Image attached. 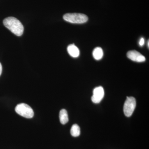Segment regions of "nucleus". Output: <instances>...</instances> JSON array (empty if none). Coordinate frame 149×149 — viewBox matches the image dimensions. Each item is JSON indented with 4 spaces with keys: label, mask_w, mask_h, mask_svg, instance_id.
<instances>
[{
    "label": "nucleus",
    "mask_w": 149,
    "mask_h": 149,
    "mask_svg": "<svg viewBox=\"0 0 149 149\" xmlns=\"http://www.w3.org/2000/svg\"><path fill=\"white\" fill-rule=\"evenodd\" d=\"M139 45H140V46L141 47H142L144 45V44H145V40L143 38H141V39H140V41H139Z\"/></svg>",
    "instance_id": "obj_11"
},
{
    "label": "nucleus",
    "mask_w": 149,
    "mask_h": 149,
    "mask_svg": "<svg viewBox=\"0 0 149 149\" xmlns=\"http://www.w3.org/2000/svg\"><path fill=\"white\" fill-rule=\"evenodd\" d=\"M104 95L103 88L102 86H99L95 88L93 90V95L92 100L94 103H99L101 101Z\"/></svg>",
    "instance_id": "obj_5"
},
{
    "label": "nucleus",
    "mask_w": 149,
    "mask_h": 149,
    "mask_svg": "<svg viewBox=\"0 0 149 149\" xmlns=\"http://www.w3.org/2000/svg\"><path fill=\"white\" fill-rule=\"evenodd\" d=\"M127 56L133 61L141 63L146 61L145 57L137 51H129L127 53Z\"/></svg>",
    "instance_id": "obj_6"
},
{
    "label": "nucleus",
    "mask_w": 149,
    "mask_h": 149,
    "mask_svg": "<svg viewBox=\"0 0 149 149\" xmlns=\"http://www.w3.org/2000/svg\"><path fill=\"white\" fill-rule=\"evenodd\" d=\"M4 26L16 36H20L24 32V27L17 19L13 17H7L3 21Z\"/></svg>",
    "instance_id": "obj_1"
},
{
    "label": "nucleus",
    "mask_w": 149,
    "mask_h": 149,
    "mask_svg": "<svg viewBox=\"0 0 149 149\" xmlns=\"http://www.w3.org/2000/svg\"><path fill=\"white\" fill-rule=\"evenodd\" d=\"M15 111L17 114L25 118H31L34 116L33 109L26 104H19L15 107Z\"/></svg>",
    "instance_id": "obj_3"
},
{
    "label": "nucleus",
    "mask_w": 149,
    "mask_h": 149,
    "mask_svg": "<svg viewBox=\"0 0 149 149\" xmlns=\"http://www.w3.org/2000/svg\"><path fill=\"white\" fill-rule=\"evenodd\" d=\"M136 105V99L133 97H127L123 107V111L125 116L130 117L135 109Z\"/></svg>",
    "instance_id": "obj_4"
},
{
    "label": "nucleus",
    "mask_w": 149,
    "mask_h": 149,
    "mask_svg": "<svg viewBox=\"0 0 149 149\" xmlns=\"http://www.w3.org/2000/svg\"><path fill=\"white\" fill-rule=\"evenodd\" d=\"M60 121L61 124H65L68 121V114L66 110L61 109L59 113Z\"/></svg>",
    "instance_id": "obj_9"
},
{
    "label": "nucleus",
    "mask_w": 149,
    "mask_h": 149,
    "mask_svg": "<svg viewBox=\"0 0 149 149\" xmlns=\"http://www.w3.org/2000/svg\"><path fill=\"white\" fill-rule=\"evenodd\" d=\"M65 21L73 24H83L88 21V17L84 14L69 13L65 14L63 16Z\"/></svg>",
    "instance_id": "obj_2"
},
{
    "label": "nucleus",
    "mask_w": 149,
    "mask_h": 149,
    "mask_svg": "<svg viewBox=\"0 0 149 149\" xmlns=\"http://www.w3.org/2000/svg\"><path fill=\"white\" fill-rule=\"evenodd\" d=\"M93 57L96 60H100L101 59L104 55L102 49L100 47L95 48L93 51Z\"/></svg>",
    "instance_id": "obj_8"
},
{
    "label": "nucleus",
    "mask_w": 149,
    "mask_h": 149,
    "mask_svg": "<svg viewBox=\"0 0 149 149\" xmlns=\"http://www.w3.org/2000/svg\"><path fill=\"white\" fill-rule=\"evenodd\" d=\"M2 71V67L1 64L0 63V75L1 74Z\"/></svg>",
    "instance_id": "obj_12"
},
{
    "label": "nucleus",
    "mask_w": 149,
    "mask_h": 149,
    "mask_svg": "<svg viewBox=\"0 0 149 149\" xmlns=\"http://www.w3.org/2000/svg\"><path fill=\"white\" fill-rule=\"evenodd\" d=\"M67 51L70 55L73 58L78 57L80 55L79 49L74 44L70 45L68 47Z\"/></svg>",
    "instance_id": "obj_7"
},
{
    "label": "nucleus",
    "mask_w": 149,
    "mask_h": 149,
    "mask_svg": "<svg viewBox=\"0 0 149 149\" xmlns=\"http://www.w3.org/2000/svg\"><path fill=\"white\" fill-rule=\"evenodd\" d=\"M149 40H148V44H147V45H148V48H149Z\"/></svg>",
    "instance_id": "obj_13"
},
{
    "label": "nucleus",
    "mask_w": 149,
    "mask_h": 149,
    "mask_svg": "<svg viewBox=\"0 0 149 149\" xmlns=\"http://www.w3.org/2000/svg\"><path fill=\"white\" fill-rule=\"evenodd\" d=\"M70 133L73 137H78L80 136V129L79 125L76 124L72 125L70 130Z\"/></svg>",
    "instance_id": "obj_10"
}]
</instances>
